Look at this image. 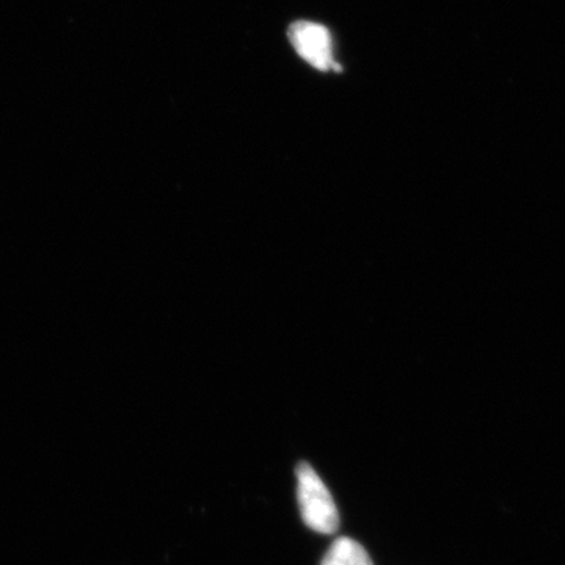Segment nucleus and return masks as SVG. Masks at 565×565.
Here are the masks:
<instances>
[{"label":"nucleus","mask_w":565,"mask_h":565,"mask_svg":"<svg viewBox=\"0 0 565 565\" xmlns=\"http://www.w3.org/2000/svg\"><path fill=\"white\" fill-rule=\"evenodd\" d=\"M297 500L305 525L319 534H333L340 527V512L321 476L308 462L297 465Z\"/></svg>","instance_id":"obj_1"},{"label":"nucleus","mask_w":565,"mask_h":565,"mask_svg":"<svg viewBox=\"0 0 565 565\" xmlns=\"http://www.w3.org/2000/svg\"><path fill=\"white\" fill-rule=\"evenodd\" d=\"M288 36L297 54L313 68L322 73L332 70L337 73L343 71L341 65L333 61V40L326 25L297 21L289 25Z\"/></svg>","instance_id":"obj_2"},{"label":"nucleus","mask_w":565,"mask_h":565,"mask_svg":"<svg viewBox=\"0 0 565 565\" xmlns=\"http://www.w3.org/2000/svg\"><path fill=\"white\" fill-rule=\"evenodd\" d=\"M321 565H374L370 553L351 537H340L333 542L323 556Z\"/></svg>","instance_id":"obj_3"}]
</instances>
